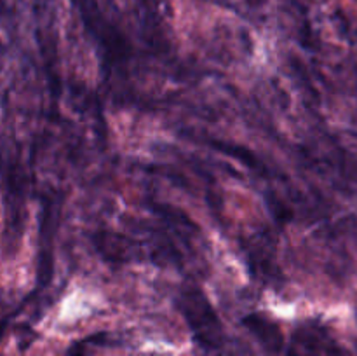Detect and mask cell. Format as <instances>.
<instances>
[{
	"instance_id": "3",
	"label": "cell",
	"mask_w": 357,
	"mask_h": 356,
	"mask_svg": "<svg viewBox=\"0 0 357 356\" xmlns=\"http://www.w3.org/2000/svg\"><path fill=\"white\" fill-rule=\"evenodd\" d=\"M289 356H324L321 353H317L312 346L307 344V341H303L302 346H296L289 351Z\"/></svg>"
},
{
	"instance_id": "2",
	"label": "cell",
	"mask_w": 357,
	"mask_h": 356,
	"mask_svg": "<svg viewBox=\"0 0 357 356\" xmlns=\"http://www.w3.org/2000/svg\"><path fill=\"white\" fill-rule=\"evenodd\" d=\"M246 327L257 335L258 341L264 344V348L267 349L268 353L272 355H278L282 348V337H281V330L275 327L274 323L271 321L264 320V318H258V316H250L244 320Z\"/></svg>"
},
{
	"instance_id": "1",
	"label": "cell",
	"mask_w": 357,
	"mask_h": 356,
	"mask_svg": "<svg viewBox=\"0 0 357 356\" xmlns=\"http://www.w3.org/2000/svg\"><path fill=\"white\" fill-rule=\"evenodd\" d=\"M181 311L190 325L194 337L204 349H220L225 342L222 325L213 307L206 302L204 297L192 293L190 297H181Z\"/></svg>"
}]
</instances>
